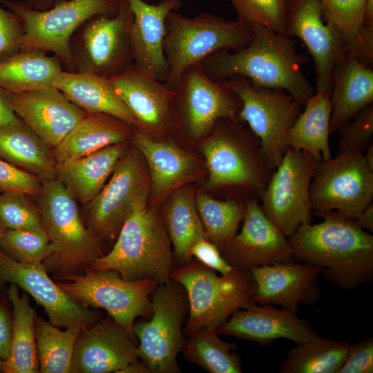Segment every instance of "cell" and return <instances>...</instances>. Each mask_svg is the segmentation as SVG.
<instances>
[{
  "label": "cell",
  "instance_id": "1",
  "mask_svg": "<svg viewBox=\"0 0 373 373\" xmlns=\"http://www.w3.org/2000/svg\"><path fill=\"white\" fill-rule=\"evenodd\" d=\"M249 26L253 35L248 45L235 52L222 50L209 56L200 62L202 70L219 81L240 76L257 87L281 89L304 106L314 95L301 70L307 56L297 51L294 41L286 33L259 25Z\"/></svg>",
  "mask_w": 373,
  "mask_h": 373
},
{
  "label": "cell",
  "instance_id": "2",
  "mask_svg": "<svg viewBox=\"0 0 373 373\" xmlns=\"http://www.w3.org/2000/svg\"><path fill=\"white\" fill-rule=\"evenodd\" d=\"M323 220L300 226L288 238L296 261L321 269L337 287L350 290L373 278V236L354 220L331 212Z\"/></svg>",
  "mask_w": 373,
  "mask_h": 373
},
{
  "label": "cell",
  "instance_id": "3",
  "mask_svg": "<svg viewBox=\"0 0 373 373\" xmlns=\"http://www.w3.org/2000/svg\"><path fill=\"white\" fill-rule=\"evenodd\" d=\"M171 246L162 213L146 207L126 220L112 249L88 269L114 270L127 280L164 284L174 267Z\"/></svg>",
  "mask_w": 373,
  "mask_h": 373
},
{
  "label": "cell",
  "instance_id": "4",
  "mask_svg": "<svg viewBox=\"0 0 373 373\" xmlns=\"http://www.w3.org/2000/svg\"><path fill=\"white\" fill-rule=\"evenodd\" d=\"M37 198L51 245L42 262L47 272L54 277L83 274L106 253L84 225L77 200L57 178L44 181Z\"/></svg>",
  "mask_w": 373,
  "mask_h": 373
},
{
  "label": "cell",
  "instance_id": "5",
  "mask_svg": "<svg viewBox=\"0 0 373 373\" xmlns=\"http://www.w3.org/2000/svg\"><path fill=\"white\" fill-rule=\"evenodd\" d=\"M238 119L221 118L204 137L202 151L209 172V189H237L260 200L273 171L258 137Z\"/></svg>",
  "mask_w": 373,
  "mask_h": 373
},
{
  "label": "cell",
  "instance_id": "6",
  "mask_svg": "<svg viewBox=\"0 0 373 373\" xmlns=\"http://www.w3.org/2000/svg\"><path fill=\"white\" fill-rule=\"evenodd\" d=\"M252 35L251 27L238 19L228 20L208 12L188 17L171 12L166 19L163 44L168 65L165 85L175 90L186 68L217 52L242 48Z\"/></svg>",
  "mask_w": 373,
  "mask_h": 373
},
{
  "label": "cell",
  "instance_id": "7",
  "mask_svg": "<svg viewBox=\"0 0 373 373\" xmlns=\"http://www.w3.org/2000/svg\"><path fill=\"white\" fill-rule=\"evenodd\" d=\"M170 280L185 289L189 314L184 326V336L203 327L224 323L237 310L256 304L254 281L249 269H236L218 276L215 271L198 260L174 267Z\"/></svg>",
  "mask_w": 373,
  "mask_h": 373
},
{
  "label": "cell",
  "instance_id": "8",
  "mask_svg": "<svg viewBox=\"0 0 373 373\" xmlns=\"http://www.w3.org/2000/svg\"><path fill=\"white\" fill-rule=\"evenodd\" d=\"M122 0H64L46 10H37L24 1L0 0L21 20V50L52 52L64 70L75 72L69 49L74 33L86 21L99 15L114 16Z\"/></svg>",
  "mask_w": 373,
  "mask_h": 373
},
{
  "label": "cell",
  "instance_id": "9",
  "mask_svg": "<svg viewBox=\"0 0 373 373\" xmlns=\"http://www.w3.org/2000/svg\"><path fill=\"white\" fill-rule=\"evenodd\" d=\"M150 191L148 167L135 146L126 151L108 182L84 205L82 221L104 247L115 242L126 220L136 211L147 207Z\"/></svg>",
  "mask_w": 373,
  "mask_h": 373
},
{
  "label": "cell",
  "instance_id": "10",
  "mask_svg": "<svg viewBox=\"0 0 373 373\" xmlns=\"http://www.w3.org/2000/svg\"><path fill=\"white\" fill-rule=\"evenodd\" d=\"M54 278L62 291L75 302L105 310L135 343V319H149L152 316L151 294L158 285L153 281L127 280L114 270L90 269L83 274Z\"/></svg>",
  "mask_w": 373,
  "mask_h": 373
},
{
  "label": "cell",
  "instance_id": "11",
  "mask_svg": "<svg viewBox=\"0 0 373 373\" xmlns=\"http://www.w3.org/2000/svg\"><path fill=\"white\" fill-rule=\"evenodd\" d=\"M153 313L149 321L135 323L133 333L139 340L137 354L151 373H180L177 356L185 338L184 326L189 303L184 288L170 280L158 285L151 294Z\"/></svg>",
  "mask_w": 373,
  "mask_h": 373
},
{
  "label": "cell",
  "instance_id": "12",
  "mask_svg": "<svg viewBox=\"0 0 373 373\" xmlns=\"http://www.w3.org/2000/svg\"><path fill=\"white\" fill-rule=\"evenodd\" d=\"M240 99L238 120L245 122L259 140L263 155L274 171L289 149L286 137L303 106L281 89L254 86L240 76L222 81Z\"/></svg>",
  "mask_w": 373,
  "mask_h": 373
},
{
  "label": "cell",
  "instance_id": "13",
  "mask_svg": "<svg viewBox=\"0 0 373 373\" xmlns=\"http://www.w3.org/2000/svg\"><path fill=\"white\" fill-rule=\"evenodd\" d=\"M133 20L128 1L122 0L115 15L95 16L82 24L69 41L75 71L111 79L133 64Z\"/></svg>",
  "mask_w": 373,
  "mask_h": 373
},
{
  "label": "cell",
  "instance_id": "14",
  "mask_svg": "<svg viewBox=\"0 0 373 373\" xmlns=\"http://www.w3.org/2000/svg\"><path fill=\"white\" fill-rule=\"evenodd\" d=\"M373 199V171L363 152L335 155L321 162L309 187L313 213L335 212L356 219Z\"/></svg>",
  "mask_w": 373,
  "mask_h": 373
},
{
  "label": "cell",
  "instance_id": "15",
  "mask_svg": "<svg viewBox=\"0 0 373 373\" xmlns=\"http://www.w3.org/2000/svg\"><path fill=\"white\" fill-rule=\"evenodd\" d=\"M319 163L308 153L289 148L260 198L265 213L287 238L312 222L309 187Z\"/></svg>",
  "mask_w": 373,
  "mask_h": 373
},
{
  "label": "cell",
  "instance_id": "16",
  "mask_svg": "<svg viewBox=\"0 0 373 373\" xmlns=\"http://www.w3.org/2000/svg\"><path fill=\"white\" fill-rule=\"evenodd\" d=\"M174 91L179 121L193 140L205 137L221 118L238 119L239 97L222 81L208 76L200 63L184 70Z\"/></svg>",
  "mask_w": 373,
  "mask_h": 373
},
{
  "label": "cell",
  "instance_id": "17",
  "mask_svg": "<svg viewBox=\"0 0 373 373\" xmlns=\"http://www.w3.org/2000/svg\"><path fill=\"white\" fill-rule=\"evenodd\" d=\"M6 282L30 294L43 307L48 322L57 327L89 325L104 317L103 311L89 309L66 295L50 278L42 262H19L0 250V283Z\"/></svg>",
  "mask_w": 373,
  "mask_h": 373
},
{
  "label": "cell",
  "instance_id": "18",
  "mask_svg": "<svg viewBox=\"0 0 373 373\" xmlns=\"http://www.w3.org/2000/svg\"><path fill=\"white\" fill-rule=\"evenodd\" d=\"M242 221L240 232L220 249L231 266L249 269L295 260L288 238L268 218L258 200H246Z\"/></svg>",
  "mask_w": 373,
  "mask_h": 373
},
{
  "label": "cell",
  "instance_id": "19",
  "mask_svg": "<svg viewBox=\"0 0 373 373\" xmlns=\"http://www.w3.org/2000/svg\"><path fill=\"white\" fill-rule=\"evenodd\" d=\"M287 8L285 33L305 44L314 61L316 92L329 95L334 66L345 51L324 20L321 0H287Z\"/></svg>",
  "mask_w": 373,
  "mask_h": 373
},
{
  "label": "cell",
  "instance_id": "20",
  "mask_svg": "<svg viewBox=\"0 0 373 373\" xmlns=\"http://www.w3.org/2000/svg\"><path fill=\"white\" fill-rule=\"evenodd\" d=\"M5 93L17 116L52 150L88 114L55 86Z\"/></svg>",
  "mask_w": 373,
  "mask_h": 373
},
{
  "label": "cell",
  "instance_id": "21",
  "mask_svg": "<svg viewBox=\"0 0 373 373\" xmlns=\"http://www.w3.org/2000/svg\"><path fill=\"white\" fill-rule=\"evenodd\" d=\"M135 342L108 315L84 326L75 343L70 373L121 372L139 359Z\"/></svg>",
  "mask_w": 373,
  "mask_h": 373
},
{
  "label": "cell",
  "instance_id": "22",
  "mask_svg": "<svg viewBox=\"0 0 373 373\" xmlns=\"http://www.w3.org/2000/svg\"><path fill=\"white\" fill-rule=\"evenodd\" d=\"M114 89L134 116L135 130L147 135L166 132L173 121L175 91L134 64L110 79Z\"/></svg>",
  "mask_w": 373,
  "mask_h": 373
},
{
  "label": "cell",
  "instance_id": "23",
  "mask_svg": "<svg viewBox=\"0 0 373 373\" xmlns=\"http://www.w3.org/2000/svg\"><path fill=\"white\" fill-rule=\"evenodd\" d=\"M256 304L280 306L297 312L298 304H316L321 296L318 279L321 269L297 262H280L249 269Z\"/></svg>",
  "mask_w": 373,
  "mask_h": 373
},
{
  "label": "cell",
  "instance_id": "24",
  "mask_svg": "<svg viewBox=\"0 0 373 373\" xmlns=\"http://www.w3.org/2000/svg\"><path fill=\"white\" fill-rule=\"evenodd\" d=\"M219 334L232 336L267 345L279 338L297 344L317 336L307 321L300 318L296 312L271 305L252 304L234 312L217 327Z\"/></svg>",
  "mask_w": 373,
  "mask_h": 373
},
{
  "label": "cell",
  "instance_id": "25",
  "mask_svg": "<svg viewBox=\"0 0 373 373\" xmlns=\"http://www.w3.org/2000/svg\"><path fill=\"white\" fill-rule=\"evenodd\" d=\"M133 12L130 42L133 64L144 73L164 82L168 65L163 50L166 19L182 6V0H161L156 4L127 0Z\"/></svg>",
  "mask_w": 373,
  "mask_h": 373
},
{
  "label": "cell",
  "instance_id": "26",
  "mask_svg": "<svg viewBox=\"0 0 373 373\" xmlns=\"http://www.w3.org/2000/svg\"><path fill=\"white\" fill-rule=\"evenodd\" d=\"M131 139L147 164L154 200L162 199L198 175L197 160L173 143L154 140L135 129Z\"/></svg>",
  "mask_w": 373,
  "mask_h": 373
},
{
  "label": "cell",
  "instance_id": "27",
  "mask_svg": "<svg viewBox=\"0 0 373 373\" xmlns=\"http://www.w3.org/2000/svg\"><path fill=\"white\" fill-rule=\"evenodd\" d=\"M329 131L335 133L367 106L373 104L372 66L347 52L336 62L329 94Z\"/></svg>",
  "mask_w": 373,
  "mask_h": 373
},
{
  "label": "cell",
  "instance_id": "28",
  "mask_svg": "<svg viewBox=\"0 0 373 373\" xmlns=\"http://www.w3.org/2000/svg\"><path fill=\"white\" fill-rule=\"evenodd\" d=\"M128 142L106 146L90 154L56 162L57 178L77 202L85 205L102 190L121 158Z\"/></svg>",
  "mask_w": 373,
  "mask_h": 373
},
{
  "label": "cell",
  "instance_id": "29",
  "mask_svg": "<svg viewBox=\"0 0 373 373\" xmlns=\"http://www.w3.org/2000/svg\"><path fill=\"white\" fill-rule=\"evenodd\" d=\"M54 86L87 113L108 114L136 128L134 116L116 93L110 79L63 70Z\"/></svg>",
  "mask_w": 373,
  "mask_h": 373
},
{
  "label": "cell",
  "instance_id": "30",
  "mask_svg": "<svg viewBox=\"0 0 373 373\" xmlns=\"http://www.w3.org/2000/svg\"><path fill=\"white\" fill-rule=\"evenodd\" d=\"M134 128L106 113H88L52 150L56 162L90 154L106 146L128 142Z\"/></svg>",
  "mask_w": 373,
  "mask_h": 373
},
{
  "label": "cell",
  "instance_id": "31",
  "mask_svg": "<svg viewBox=\"0 0 373 373\" xmlns=\"http://www.w3.org/2000/svg\"><path fill=\"white\" fill-rule=\"evenodd\" d=\"M0 157L43 182L57 178L52 149L19 118L0 128Z\"/></svg>",
  "mask_w": 373,
  "mask_h": 373
},
{
  "label": "cell",
  "instance_id": "32",
  "mask_svg": "<svg viewBox=\"0 0 373 373\" xmlns=\"http://www.w3.org/2000/svg\"><path fill=\"white\" fill-rule=\"evenodd\" d=\"M162 216L173 246L174 266L187 265L193 260L191 247L206 239L191 190L184 186L175 190Z\"/></svg>",
  "mask_w": 373,
  "mask_h": 373
},
{
  "label": "cell",
  "instance_id": "33",
  "mask_svg": "<svg viewBox=\"0 0 373 373\" xmlns=\"http://www.w3.org/2000/svg\"><path fill=\"white\" fill-rule=\"evenodd\" d=\"M64 70L55 55L40 50H19L0 60V88L8 93L54 86Z\"/></svg>",
  "mask_w": 373,
  "mask_h": 373
},
{
  "label": "cell",
  "instance_id": "34",
  "mask_svg": "<svg viewBox=\"0 0 373 373\" xmlns=\"http://www.w3.org/2000/svg\"><path fill=\"white\" fill-rule=\"evenodd\" d=\"M289 130L286 142L289 148L304 151L318 162L332 157L329 145L331 103L329 94L316 92L303 106Z\"/></svg>",
  "mask_w": 373,
  "mask_h": 373
},
{
  "label": "cell",
  "instance_id": "35",
  "mask_svg": "<svg viewBox=\"0 0 373 373\" xmlns=\"http://www.w3.org/2000/svg\"><path fill=\"white\" fill-rule=\"evenodd\" d=\"M366 0H321L325 21L338 35L345 52L372 66L373 30L364 26Z\"/></svg>",
  "mask_w": 373,
  "mask_h": 373
},
{
  "label": "cell",
  "instance_id": "36",
  "mask_svg": "<svg viewBox=\"0 0 373 373\" xmlns=\"http://www.w3.org/2000/svg\"><path fill=\"white\" fill-rule=\"evenodd\" d=\"M13 307L12 346L6 361L4 373H37L39 365L35 338L36 312L25 292L19 294L18 286L10 283L7 291Z\"/></svg>",
  "mask_w": 373,
  "mask_h": 373
},
{
  "label": "cell",
  "instance_id": "37",
  "mask_svg": "<svg viewBox=\"0 0 373 373\" xmlns=\"http://www.w3.org/2000/svg\"><path fill=\"white\" fill-rule=\"evenodd\" d=\"M351 344L318 335L289 351L280 373H338Z\"/></svg>",
  "mask_w": 373,
  "mask_h": 373
},
{
  "label": "cell",
  "instance_id": "38",
  "mask_svg": "<svg viewBox=\"0 0 373 373\" xmlns=\"http://www.w3.org/2000/svg\"><path fill=\"white\" fill-rule=\"evenodd\" d=\"M217 328L203 327L185 339L182 352L189 361L210 373H241L237 345L222 340Z\"/></svg>",
  "mask_w": 373,
  "mask_h": 373
},
{
  "label": "cell",
  "instance_id": "39",
  "mask_svg": "<svg viewBox=\"0 0 373 373\" xmlns=\"http://www.w3.org/2000/svg\"><path fill=\"white\" fill-rule=\"evenodd\" d=\"M84 326L76 324L62 331L36 316L35 331L39 372L70 373L75 343Z\"/></svg>",
  "mask_w": 373,
  "mask_h": 373
},
{
  "label": "cell",
  "instance_id": "40",
  "mask_svg": "<svg viewBox=\"0 0 373 373\" xmlns=\"http://www.w3.org/2000/svg\"><path fill=\"white\" fill-rule=\"evenodd\" d=\"M195 199L206 239L220 250L237 233L244 218L246 202L218 200L203 193H198Z\"/></svg>",
  "mask_w": 373,
  "mask_h": 373
},
{
  "label": "cell",
  "instance_id": "41",
  "mask_svg": "<svg viewBox=\"0 0 373 373\" xmlns=\"http://www.w3.org/2000/svg\"><path fill=\"white\" fill-rule=\"evenodd\" d=\"M0 250L19 262H42L50 255L51 245L46 231L5 229Z\"/></svg>",
  "mask_w": 373,
  "mask_h": 373
},
{
  "label": "cell",
  "instance_id": "42",
  "mask_svg": "<svg viewBox=\"0 0 373 373\" xmlns=\"http://www.w3.org/2000/svg\"><path fill=\"white\" fill-rule=\"evenodd\" d=\"M19 192H0V223L4 229L46 231L37 204Z\"/></svg>",
  "mask_w": 373,
  "mask_h": 373
},
{
  "label": "cell",
  "instance_id": "43",
  "mask_svg": "<svg viewBox=\"0 0 373 373\" xmlns=\"http://www.w3.org/2000/svg\"><path fill=\"white\" fill-rule=\"evenodd\" d=\"M238 19L248 24L259 25L275 32L285 33L287 0H228Z\"/></svg>",
  "mask_w": 373,
  "mask_h": 373
},
{
  "label": "cell",
  "instance_id": "44",
  "mask_svg": "<svg viewBox=\"0 0 373 373\" xmlns=\"http://www.w3.org/2000/svg\"><path fill=\"white\" fill-rule=\"evenodd\" d=\"M338 131L339 139L335 155L364 152L372 144L373 104L361 110Z\"/></svg>",
  "mask_w": 373,
  "mask_h": 373
},
{
  "label": "cell",
  "instance_id": "45",
  "mask_svg": "<svg viewBox=\"0 0 373 373\" xmlns=\"http://www.w3.org/2000/svg\"><path fill=\"white\" fill-rule=\"evenodd\" d=\"M43 181L37 176L10 164L0 157V190L19 192L37 197L41 192Z\"/></svg>",
  "mask_w": 373,
  "mask_h": 373
},
{
  "label": "cell",
  "instance_id": "46",
  "mask_svg": "<svg viewBox=\"0 0 373 373\" xmlns=\"http://www.w3.org/2000/svg\"><path fill=\"white\" fill-rule=\"evenodd\" d=\"M23 27L20 18L0 6V60L21 50Z\"/></svg>",
  "mask_w": 373,
  "mask_h": 373
},
{
  "label": "cell",
  "instance_id": "47",
  "mask_svg": "<svg viewBox=\"0 0 373 373\" xmlns=\"http://www.w3.org/2000/svg\"><path fill=\"white\" fill-rule=\"evenodd\" d=\"M373 338L351 345L347 356L338 373H372Z\"/></svg>",
  "mask_w": 373,
  "mask_h": 373
},
{
  "label": "cell",
  "instance_id": "48",
  "mask_svg": "<svg viewBox=\"0 0 373 373\" xmlns=\"http://www.w3.org/2000/svg\"><path fill=\"white\" fill-rule=\"evenodd\" d=\"M191 255L201 264L218 271L222 276L229 274L233 269L224 259L218 247L207 239L196 242L191 249Z\"/></svg>",
  "mask_w": 373,
  "mask_h": 373
},
{
  "label": "cell",
  "instance_id": "49",
  "mask_svg": "<svg viewBox=\"0 0 373 373\" xmlns=\"http://www.w3.org/2000/svg\"><path fill=\"white\" fill-rule=\"evenodd\" d=\"M12 346V325L5 309L0 305V359L6 361Z\"/></svg>",
  "mask_w": 373,
  "mask_h": 373
},
{
  "label": "cell",
  "instance_id": "50",
  "mask_svg": "<svg viewBox=\"0 0 373 373\" xmlns=\"http://www.w3.org/2000/svg\"><path fill=\"white\" fill-rule=\"evenodd\" d=\"M18 119L8 102L5 91L0 88V128L12 124Z\"/></svg>",
  "mask_w": 373,
  "mask_h": 373
},
{
  "label": "cell",
  "instance_id": "51",
  "mask_svg": "<svg viewBox=\"0 0 373 373\" xmlns=\"http://www.w3.org/2000/svg\"><path fill=\"white\" fill-rule=\"evenodd\" d=\"M354 220L362 229L373 232V202L368 204Z\"/></svg>",
  "mask_w": 373,
  "mask_h": 373
},
{
  "label": "cell",
  "instance_id": "52",
  "mask_svg": "<svg viewBox=\"0 0 373 373\" xmlns=\"http://www.w3.org/2000/svg\"><path fill=\"white\" fill-rule=\"evenodd\" d=\"M64 0H24L30 8L37 10H46Z\"/></svg>",
  "mask_w": 373,
  "mask_h": 373
},
{
  "label": "cell",
  "instance_id": "53",
  "mask_svg": "<svg viewBox=\"0 0 373 373\" xmlns=\"http://www.w3.org/2000/svg\"><path fill=\"white\" fill-rule=\"evenodd\" d=\"M121 373H151V371L143 361L138 359L127 365Z\"/></svg>",
  "mask_w": 373,
  "mask_h": 373
},
{
  "label": "cell",
  "instance_id": "54",
  "mask_svg": "<svg viewBox=\"0 0 373 373\" xmlns=\"http://www.w3.org/2000/svg\"><path fill=\"white\" fill-rule=\"evenodd\" d=\"M365 160L369 168L373 171V145H370L363 152Z\"/></svg>",
  "mask_w": 373,
  "mask_h": 373
},
{
  "label": "cell",
  "instance_id": "55",
  "mask_svg": "<svg viewBox=\"0 0 373 373\" xmlns=\"http://www.w3.org/2000/svg\"><path fill=\"white\" fill-rule=\"evenodd\" d=\"M6 368V361L0 359V372H4Z\"/></svg>",
  "mask_w": 373,
  "mask_h": 373
},
{
  "label": "cell",
  "instance_id": "56",
  "mask_svg": "<svg viewBox=\"0 0 373 373\" xmlns=\"http://www.w3.org/2000/svg\"><path fill=\"white\" fill-rule=\"evenodd\" d=\"M1 191L0 190V192ZM4 229L3 228V227L1 226V223H0V241L1 240V238H2V236H3V231H4Z\"/></svg>",
  "mask_w": 373,
  "mask_h": 373
}]
</instances>
